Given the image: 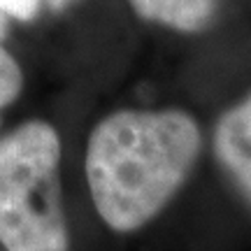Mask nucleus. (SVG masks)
<instances>
[{
	"label": "nucleus",
	"instance_id": "nucleus-1",
	"mask_svg": "<svg viewBox=\"0 0 251 251\" xmlns=\"http://www.w3.org/2000/svg\"><path fill=\"white\" fill-rule=\"evenodd\" d=\"M198 149L196 121L177 109H124L100 121L86 149V177L102 221L124 233L144 226L186 179Z\"/></svg>",
	"mask_w": 251,
	"mask_h": 251
},
{
	"label": "nucleus",
	"instance_id": "nucleus-2",
	"mask_svg": "<svg viewBox=\"0 0 251 251\" xmlns=\"http://www.w3.org/2000/svg\"><path fill=\"white\" fill-rule=\"evenodd\" d=\"M58 135L28 121L0 140V242L7 251H68Z\"/></svg>",
	"mask_w": 251,
	"mask_h": 251
},
{
	"label": "nucleus",
	"instance_id": "nucleus-3",
	"mask_svg": "<svg viewBox=\"0 0 251 251\" xmlns=\"http://www.w3.org/2000/svg\"><path fill=\"white\" fill-rule=\"evenodd\" d=\"M216 153L251 202V96L219 121Z\"/></svg>",
	"mask_w": 251,
	"mask_h": 251
},
{
	"label": "nucleus",
	"instance_id": "nucleus-4",
	"mask_svg": "<svg viewBox=\"0 0 251 251\" xmlns=\"http://www.w3.org/2000/svg\"><path fill=\"white\" fill-rule=\"evenodd\" d=\"M137 14L177 30H200L209 24L216 0H130Z\"/></svg>",
	"mask_w": 251,
	"mask_h": 251
},
{
	"label": "nucleus",
	"instance_id": "nucleus-5",
	"mask_svg": "<svg viewBox=\"0 0 251 251\" xmlns=\"http://www.w3.org/2000/svg\"><path fill=\"white\" fill-rule=\"evenodd\" d=\"M5 12H0V107L9 105L19 96L24 86V75L17 61L12 58L7 49L2 47V35H5Z\"/></svg>",
	"mask_w": 251,
	"mask_h": 251
},
{
	"label": "nucleus",
	"instance_id": "nucleus-6",
	"mask_svg": "<svg viewBox=\"0 0 251 251\" xmlns=\"http://www.w3.org/2000/svg\"><path fill=\"white\" fill-rule=\"evenodd\" d=\"M40 0H0V12H5L9 17L28 21L37 14Z\"/></svg>",
	"mask_w": 251,
	"mask_h": 251
},
{
	"label": "nucleus",
	"instance_id": "nucleus-7",
	"mask_svg": "<svg viewBox=\"0 0 251 251\" xmlns=\"http://www.w3.org/2000/svg\"><path fill=\"white\" fill-rule=\"evenodd\" d=\"M68 2H70V0H49V5H51V7H54V9H61V7H65Z\"/></svg>",
	"mask_w": 251,
	"mask_h": 251
}]
</instances>
